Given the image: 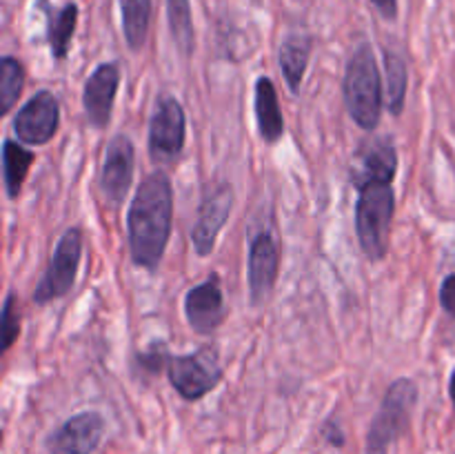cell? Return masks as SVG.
Returning a JSON list of instances; mask_svg holds the SVG:
<instances>
[{
	"instance_id": "cell-17",
	"label": "cell",
	"mask_w": 455,
	"mask_h": 454,
	"mask_svg": "<svg viewBox=\"0 0 455 454\" xmlns=\"http://www.w3.org/2000/svg\"><path fill=\"white\" fill-rule=\"evenodd\" d=\"M311 49H314V38L309 34H289L287 38L280 45V69H283L284 83L289 85L293 96L300 93L302 78L307 74V67H309Z\"/></svg>"
},
{
	"instance_id": "cell-8",
	"label": "cell",
	"mask_w": 455,
	"mask_h": 454,
	"mask_svg": "<svg viewBox=\"0 0 455 454\" xmlns=\"http://www.w3.org/2000/svg\"><path fill=\"white\" fill-rule=\"evenodd\" d=\"M133 167H136V150H133L132 138L124 134H116L105 147L100 178H98L102 200L114 212L123 207L124 199L132 190Z\"/></svg>"
},
{
	"instance_id": "cell-26",
	"label": "cell",
	"mask_w": 455,
	"mask_h": 454,
	"mask_svg": "<svg viewBox=\"0 0 455 454\" xmlns=\"http://www.w3.org/2000/svg\"><path fill=\"white\" fill-rule=\"evenodd\" d=\"M440 305L449 316L455 319V274H449L440 288Z\"/></svg>"
},
{
	"instance_id": "cell-28",
	"label": "cell",
	"mask_w": 455,
	"mask_h": 454,
	"mask_svg": "<svg viewBox=\"0 0 455 454\" xmlns=\"http://www.w3.org/2000/svg\"><path fill=\"white\" fill-rule=\"evenodd\" d=\"M323 434L324 439L331 445H336V448H342V445H345V434H342L340 426H338L336 421H327V426L323 427Z\"/></svg>"
},
{
	"instance_id": "cell-22",
	"label": "cell",
	"mask_w": 455,
	"mask_h": 454,
	"mask_svg": "<svg viewBox=\"0 0 455 454\" xmlns=\"http://www.w3.org/2000/svg\"><path fill=\"white\" fill-rule=\"evenodd\" d=\"M385 67H387V107L394 116H400L404 109V98H407V85H409V71L407 62L403 56L395 52L385 53Z\"/></svg>"
},
{
	"instance_id": "cell-24",
	"label": "cell",
	"mask_w": 455,
	"mask_h": 454,
	"mask_svg": "<svg viewBox=\"0 0 455 454\" xmlns=\"http://www.w3.org/2000/svg\"><path fill=\"white\" fill-rule=\"evenodd\" d=\"M169 361H172V354L167 345L163 341H154L136 354V369H142L145 374H160L169 368Z\"/></svg>"
},
{
	"instance_id": "cell-15",
	"label": "cell",
	"mask_w": 455,
	"mask_h": 454,
	"mask_svg": "<svg viewBox=\"0 0 455 454\" xmlns=\"http://www.w3.org/2000/svg\"><path fill=\"white\" fill-rule=\"evenodd\" d=\"M120 87V67L116 62H102L87 78L83 89L84 118L93 129H105L114 114V101Z\"/></svg>"
},
{
	"instance_id": "cell-14",
	"label": "cell",
	"mask_w": 455,
	"mask_h": 454,
	"mask_svg": "<svg viewBox=\"0 0 455 454\" xmlns=\"http://www.w3.org/2000/svg\"><path fill=\"white\" fill-rule=\"evenodd\" d=\"M395 172H398V151H395L394 138L373 136L360 142L354 154V167H351V182L355 190L371 181L394 182Z\"/></svg>"
},
{
	"instance_id": "cell-6",
	"label": "cell",
	"mask_w": 455,
	"mask_h": 454,
	"mask_svg": "<svg viewBox=\"0 0 455 454\" xmlns=\"http://www.w3.org/2000/svg\"><path fill=\"white\" fill-rule=\"evenodd\" d=\"M169 383L185 401H200L216 390L222 381V368L218 354L212 347L194 352V354L172 356L167 368Z\"/></svg>"
},
{
	"instance_id": "cell-18",
	"label": "cell",
	"mask_w": 455,
	"mask_h": 454,
	"mask_svg": "<svg viewBox=\"0 0 455 454\" xmlns=\"http://www.w3.org/2000/svg\"><path fill=\"white\" fill-rule=\"evenodd\" d=\"M36 154L20 142L7 138L3 142V169H4V190H7L9 199H18L25 185L29 169L34 165Z\"/></svg>"
},
{
	"instance_id": "cell-2",
	"label": "cell",
	"mask_w": 455,
	"mask_h": 454,
	"mask_svg": "<svg viewBox=\"0 0 455 454\" xmlns=\"http://www.w3.org/2000/svg\"><path fill=\"white\" fill-rule=\"evenodd\" d=\"M342 93L351 120L364 132H373L382 114V78L369 43L360 45L347 62Z\"/></svg>"
},
{
	"instance_id": "cell-27",
	"label": "cell",
	"mask_w": 455,
	"mask_h": 454,
	"mask_svg": "<svg viewBox=\"0 0 455 454\" xmlns=\"http://www.w3.org/2000/svg\"><path fill=\"white\" fill-rule=\"evenodd\" d=\"M371 4L380 12L385 20H395L398 18V0H371Z\"/></svg>"
},
{
	"instance_id": "cell-1",
	"label": "cell",
	"mask_w": 455,
	"mask_h": 454,
	"mask_svg": "<svg viewBox=\"0 0 455 454\" xmlns=\"http://www.w3.org/2000/svg\"><path fill=\"white\" fill-rule=\"evenodd\" d=\"M173 225V187L167 174L154 172L138 185L127 212L129 254L136 267L158 270Z\"/></svg>"
},
{
	"instance_id": "cell-21",
	"label": "cell",
	"mask_w": 455,
	"mask_h": 454,
	"mask_svg": "<svg viewBox=\"0 0 455 454\" xmlns=\"http://www.w3.org/2000/svg\"><path fill=\"white\" fill-rule=\"evenodd\" d=\"M76 25H78V7L74 3L65 4L60 12H56L49 22L47 40L49 49H52V56L56 61H65L67 53H69L71 38H74Z\"/></svg>"
},
{
	"instance_id": "cell-19",
	"label": "cell",
	"mask_w": 455,
	"mask_h": 454,
	"mask_svg": "<svg viewBox=\"0 0 455 454\" xmlns=\"http://www.w3.org/2000/svg\"><path fill=\"white\" fill-rule=\"evenodd\" d=\"M123 34L132 52H140L147 43L151 20V0H120Z\"/></svg>"
},
{
	"instance_id": "cell-3",
	"label": "cell",
	"mask_w": 455,
	"mask_h": 454,
	"mask_svg": "<svg viewBox=\"0 0 455 454\" xmlns=\"http://www.w3.org/2000/svg\"><path fill=\"white\" fill-rule=\"evenodd\" d=\"M395 214L394 182L371 181L358 187L355 203V231L360 247L371 263L382 261L389 249L391 223Z\"/></svg>"
},
{
	"instance_id": "cell-10",
	"label": "cell",
	"mask_w": 455,
	"mask_h": 454,
	"mask_svg": "<svg viewBox=\"0 0 455 454\" xmlns=\"http://www.w3.org/2000/svg\"><path fill=\"white\" fill-rule=\"evenodd\" d=\"M280 272V240L271 230L253 231L249 240L247 280L251 305H262L271 296Z\"/></svg>"
},
{
	"instance_id": "cell-20",
	"label": "cell",
	"mask_w": 455,
	"mask_h": 454,
	"mask_svg": "<svg viewBox=\"0 0 455 454\" xmlns=\"http://www.w3.org/2000/svg\"><path fill=\"white\" fill-rule=\"evenodd\" d=\"M167 20L178 52L189 58L196 47V29L189 0H167Z\"/></svg>"
},
{
	"instance_id": "cell-12",
	"label": "cell",
	"mask_w": 455,
	"mask_h": 454,
	"mask_svg": "<svg viewBox=\"0 0 455 454\" xmlns=\"http://www.w3.org/2000/svg\"><path fill=\"white\" fill-rule=\"evenodd\" d=\"M105 421L93 409L74 414L67 418L58 430H53L47 439L49 454H93L100 445Z\"/></svg>"
},
{
	"instance_id": "cell-4",
	"label": "cell",
	"mask_w": 455,
	"mask_h": 454,
	"mask_svg": "<svg viewBox=\"0 0 455 454\" xmlns=\"http://www.w3.org/2000/svg\"><path fill=\"white\" fill-rule=\"evenodd\" d=\"M416 403L418 385L411 378H398L391 383L369 427L367 454H389V445L409 430Z\"/></svg>"
},
{
	"instance_id": "cell-29",
	"label": "cell",
	"mask_w": 455,
	"mask_h": 454,
	"mask_svg": "<svg viewBox=\"0 0 455 454\" xmlns=\"http://www.w3.org/2000/svg\"><path fill=\"white\" fill-rule=\"evenodd\" d=\"M449 394H451L453 408H455V369L451 372V378H449Z\"/></svg>"
},
{
	"instance_id": "cell-5",
	"label": "cell",
	"mask_w": 455,
	"mask_h": 454,
	"mask_svg": "<svg viewBox=\"0 0 455 454\" xmlns=\"http://www.w3.org/2000/svg\"><path fill=\"white\" fill-rule=\"evenodd\" d=\"M83 243L84 239L80 227H69L60 236L47 272H44L38 288L34 289V296H31L36 305H47V303L58 301V298L67 296L74 289L80 258H83Z\"/></svg>"
},
{
	"instance_id": "cell-25",
	"label": "cell",
	"mask_w": 455,
	"mask_h": 454,
	"mask_svg": "<svg viewBox=\"0 0 455 454\" xmlns=\"http://www.w3.org/2000/svg\"><path fill=\"white\" fill-rule=\"evenodd\" d=\"M20 336V312H18L16 294L9 292L3 303V350L7 352Z\"/></svg>"
},
{
	"instance_id": "cell-9",
	"label": "cell",
	"mask_w": 455,
	"mask_h": 454,
	"mask_svg": "<svg viewBox=\"0 0 455 454\" xmlns=\"http://www.w3.org/2000/svg\"><path fill=\"white\" fill-rule=\"evenodd\" d=\"M231 207H234V187L229 182L216 181L207 185L198 205V218L191 230V243L198 256H209L213 252L218 234L229 221Z\"/></svg>"
},
{
	"instance_id": "cell-13",
	"label": "cell",
	"mask_w": 455,
	"mask_h": 454,
	"mask_svg": "<svg viewBox=\"0 0 455 454\" xmlns=\"http://www.w3.org/2000/svg\"><path fill=\"white\" fill-rule=\"evenodd\" d=\"M185 316L196 334H213L222 325L227 316L225 294H222L220 276L212 274L207 280L187 292L185 296Z\"/></svg>"
},
{
	"instance_id": "cell-11",
	"label": "cell",
	"mask_w": 455,
	"mask_h": 454,
	"mask_svg": "<svg viewBox=\"0 0 455 454\" xmlns=\"http://www.w3.org/2000/svg\"><path fill=\"white\" fill-rule=\"evenodd\" d=\"M60 127V105L47 89L36 92L13 116V134L27 145H47Z\"/></svg>"
},
{
	"instance_id": "cell-7",
	"label": "cell",
	"mask_w": 455,
	"mask_h": 454,
	"mask_svg": "<svg viewBox=\"0 0 455 454\" xmlns=\"http://www.w3.org/2000/svg\"><path fill=\"white\" fill-rule=\"evenodd\" d=\"M187 138L185 107L176 96H160L156 101L149 123V156L154 163L169 165L180 158Z\"/></svg>"
},
{
	"instance_id": "cell-23",
	"label": "cell",
	"mask_w": 455,
	"mask_h": 454,
	"mask_svg": "<svg viewBox=\"0 0 455 454\" xmlns=\"http://www.w3.org/2000/svg\"><path fill=\"white\" fill-rule=\"evenodd\" d=\"M25 85V67L18 58L4 56L0 61V111L7 116L16 105Z\"/></svg>"
},
{
	"instance_id": "cell-16",
	"label": "cell",
	"mask_w": 455,
	"mask_h": 454,
	"mask_svg": "<svg viewBox=\"0 0 455 454\" xmlns=\"http://www.w3.org/2000/svg\"><path fill=\"white\" fill-rule=\"evenodd\" d=\"M253 109H256L258 132L267 145H275L284 134V116L280 109L278 92L267 76L256 80V93H253Z\"/></svg>"
}]
</instances>
